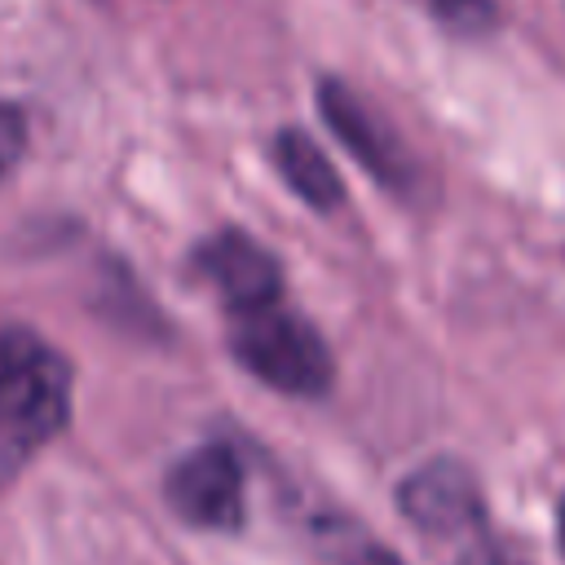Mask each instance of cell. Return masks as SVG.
Masks as SVG:
<instances>
[{
  "mask_svg": "<svg viewBox=\"0 0 565 565\" xmlns=\"http://www.w3.org/2000/svg\"><path fill=\"white\" fill-rule=\"evenodd\" d=\"M393 499L402 521L441 565H525L494 530L490 499L472 463L433 455L397 481Z\"/></svg>",
  "mask_w": 565,
  "mask_h": 565,
  "instance_id": "obj_1",
  "label": "cell"
},
{
  "mask_svg": "<svg viewBox=\"0 0 565 565\" xmlns=\"http://www.w3.org/2000/svg\"><path fill=\"white\" fill-rule=\"evenodd\" d=\"M71 366L26 327H0V490L66 428Z\"/></svg>",
  "mask_w": 565,
  "mask_h": 565,
  "instance_id": "obj_2",
  "label": "cell"
},
{
  "mask_svg": "<svg viewBox=\"0 0 565 565\" xmlns=\"http://www.w3.org/2000/svg\"><path fill=\"white\" fill-rule=\"evenodd\" d=\"M230 353L247 375L287 397H327L335 380L327 340L305 313L287 309L282 300L230 313Z\"/></svg>",
  "mask_w": 565,
  "mask_h": 565,
  "instance_id": "obj_3",
  "label": "cell"
},
{
  "mask_svg": "<svg viewBox=\"0 0 565 565\" xmlns=\"http://www.w3.org/2000/svg\"><path fill=\"white\" fill-rule=\"evenodd\" d=\"M243 459L225 441H203L185 450L168 477H163V499L177 521L194 530H216L234 534L247 521V494H243Z\"/></svg>",
  "mask_w": 565,
  "mask_h": 565,
  "instance_id": "obj_4",
  "label": "cell"
},
{
  "mask_svg": "<svg viewBox=\"0 0 565 565\" xmlns=\"http://www.w3.org/2000/svg\"><path fill=\"white\" fill-rule=\"evenodd\" d=\"M318 110L327 119V128L344 141V150L393 194H411L419 181V168L411 159V150L402 146V137L388 128V119L380 110H371L349 84H340L335 75L318 79Z\"/></svg>",
  "mask_w": 565,
  "mask_h": 565,
  "instance_id": "obj_5",
  "label": "cell"
},
{
  "mask_svg": "<svg viewBox=\"0 0 565 565\" xmlns=\"http://www.w3.org/2000/svg\"><path fill=\"white\" fill-rule=\"evenodd\" d=\"M190 265L221 296V305L230 313L282 300V265L274 260L269 247H260L243 230H216L212 238H203L194 247Z\"/></svg>",
  "mask_w": 565,
  "mask_h": 565,
  "instance_id": "obj_6",
  "label": "cell"
},
{
  "mask_svg": "<svg viewBox=\"0 0 565 565\" xmlns=\"http://www.w3.org/2000/svg\"><path fill=\"white\" fill-rule=\"evenodd\" d=\"M274 163H278V177L291 185V194L305 199L313 212H331L344 203V181L335 163L322 154V146L305 128L274 132Z\"/></svg>",
  "mask_w": 565,
  "mask_h": 565,
  "instance_id": "obj_7",
  "label": "cell"
},
{
  "mask_svg": "<svg viewBox=\"0 0 565 565\" xmlns=\"http://www.w3.org/2000/svg\"><path fill=\"white\" fill-rule=\"evenodd\" d=\"M313 543L331 565H406L388 543H380L366 525H358L349 516H318Z\"/></svg>",
  "mask_w": 565,
  "mask_h": 565,
  "instance_id": "obj_8",
  "label": "cell"
},
{
  "mask_svg": "<svg viewBox=\"0 0 565 565\" xmlns=\"http://www.w3.org/2000/svg\"><path fill=\"white\" fill-rule=\"evenodd\" d=\"M433 13H437V22H446L459 35H481L499 22L494 0H433Z\"/></svg>",
  "mask_w": 565,
  "mask_h": 565,
  "instance_id": "obj_9",
  "label": "cell"
},
{
  "mask_svg": "<svg viewBox=\"0 0 565 565\" xmlns=\"http://www.w3.org/2000/svg\"><path fill=\"white\" fill-rule=\"evenodd\" d=\"M26 154V115L13 102H0V181Z\"/></svg>",
  "mask_w": 565,
  "mask_h": 565,
  "instance_id": "obj_10",
  "label": "cell"
},
{
  "mask_svg": "<svg viewBox=\"0 0 565 565\" xmlns=\"http://www.w3.org/2000/svg\"><path fill=\"white\" fill-rule=\"evenodd\" d=\"M552 534H556V556L565 561V490L556 494V516H552Z\"/></svg>",
  "mask_w": 565,
  "mask_h": 565,
  "instance_id": "obj_11",
  "label": "cell"
}]
</instances>
